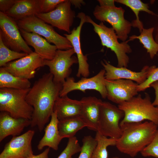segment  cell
<instances>
[{
  "label": "cell",
  "mask_w": 158,
  "mask_h": 158,
  "mask_svg": "<svg viewBox=\"0 0 158 158\" xmlns=\"http://www.w3.org/2000/svg\"><path fill=\"white\" fill-rule=\"evenodd\" d=\"M62 84L54 82L50 72L45 73L36 81L26 97L27 102L33 108L31 127L37 126L42 132L53 112L55 101L59 97Z\"/></svg>",
  "instance_id": "1"
},
{
  "label": "cell",
  "mask_w": 158,
  "mask_h": 158,
  "mask_svg": "<svg viewBox=\"0 0 158 158\" xmlns=\"http://www.w3.org/2000/svg\"><path fill=\"white\" fill-rule=\"evenodd\" d=\"M120 125L122 133L115 145L120 152L133 157L150 143L158 129L157 125L149 121Z\"/></svg>",
  "instance_id": "2"
},
{
  "label": "cell",
  "mask_w": 158,
  "mask_h": 158,
  "mask_svg": "<svg viewBox=\"0 0 158 158\" xmlns=\"http://www.w3.org/2000/svg\"><path fill=\"white\" fill-rule=\"evenodd\" d=\"M145 94L144 98L139 94L118 105L124 113V116L120 124L147 120L158 126V107L153 105L148 93H145Z\"/></svg>",
  "instance_id": "3"
},
{
  "label": "cell",
  "mask_w": 158,
  "mask_h": 158,
  "mask_svg": "<svg viewBox=\"0 0 158 158\" xmlns=\"http://www.w3.org/2000/svg\"><path fill=\"white\" fill-rule=\"evenodd\" d=\"M30 88H0V111L15 118L31 120L34 109L26 100Z\"/></svg>",
  "instance_id": "4"
},
{
  "label": "cell",
  "mask_w": 158,
  "mask_h": 158,
  "mask_svg": "<svg viewBox=\"0 0 158 158\" xmlns=\"http://www.w3.org/2000/svg\"><path fill=\"white\" fill-rule=\"evenodd\" d=\"M85 23H90L94 27V30L99 37L102 45L114 51L118 60L119 67L128 66L129 59L127 54L131 53L132 50L128 44V40L119 43L118 37L114 29L109 28L102 22L97 24L88 16H86Z\"/></svg>",
  "instance_id": "5"
},
{
  "label": "cell",
  "mask_w": 158,
  "mask_h": 158,
  "mask_svg": "<svg viewBox=\"0 0 158 158\" xmlns=\"http://www.w3.org/2000/svg\"><path fill=\"white\" fill-rule=\"evenodd\" d=\"M19 28L29 32H34L44 37L58 49L66 50L73 48L69 41L57 33L52 26L48 25L35 15L16 21Z\"/></svg>",
  "instance_id": "6"
},
{
  "label": "cell",
  "mask_w": 158,
  "mask_h": 158,
  "mask_svg": "<svg viewBox=\"0 0 158 158\" xmlns=\"http://www.w3.org/2000/svg\"><path fill=\"white\" fill-rule=\"evenodd\" d=\"M125 10L121 7L115 6H102L97 5L95 7L93 14L101 22L109 23L114 29L118 39L125 42L128 37L132 26L131 22L125 19Z\"/></svg>",
  "instance_id": "7"
},
{
  "label": "cell",
  "mask_w": 158,
  "mask_h": 158,
  "mask_svg": "<svg viewBox=\"0 0 158 158\" xmlns=\"http://www.w3.org/2000/svg\"><path fill=\"white\" fill-rule=\"evenodd\" d=\"M124 116V112L118 107L102 102L97 131L104 136L117 140L121 135L120 121Z\"/></svg>",
  "instance_id": "8"
},
{
  "label": "cell",
  "mask_w": 158,
  "mask_h": 158,
  "mask_svg": "<svg viewBox=\"0 0 158 158\" xmlns=\"http://www.w3.org/2000/svg\"><path fill=\"white\" fill-rule=\"evenodd\" d=\"M0 37L4 45L12 50L28 54L33 52L22 37L17 22L1 11Z\"/></svg>",
  "instance_id": "9"
},
{
  "label": "cell",
  "mask_w": 158,
  "mask_h": 158,
  "mask_svg": "<svg viewBox=\"0 0 158 158\" xmlns=\"http://www.w3.org/2000/svg\"><path fill=\"white\" fill-rule=\"evenodd\" d=\"M73 48L66 50L58 49L54 58L51 60H44L45 66L49 67L50 73L56 83L63 84L72 72L71 67L78 63Z\"/></svg>",
  "instance_id": "10"
},
{
  "label": "cell",
  "mask_w": 158,
  "mask_h": 158,
  "mask_svg": "<svg viewBox=\"0 0 158 158\" xmlns=\"http://www.w3.org/2000/svg\"><path fill=\"white\" fill-rule=\"evenodd\" d=\"M105 73L104 69H102L93 77L90 78L82 77L77 82L73 77L68 78L62 84L59 97L67 95L71 92L75 90L85 93L87 90H94L98 91L103 98L106 99L107 92L105 85Z\"/></svg>",
  "instance_id": "11"
},
{
  "label": "cell",
  "mask_w": 158,
  "mask_h": 158,
  "mask_svg": "<svg viewBox=\"0 0 158 158\" xmlns=\"http://www.w3.org/2000/svg\"><path fill=\"white\" fill-rule=\"evenodd\" d=\"M71 5L70 0H65L52 11L46 13H40L35 16L46 23L70 34L71 28L75 16Z\"/></svg>",
  "instance_id": "12"
},
{
  "label": "cell",
  "mask_w": 158,
  "mask_h": 158,
  "mask_svg": "<svg viewBox=\"0 0 158 158\" xmlns=\"http://www.w3.org/2000/svg\"><path fill=\"white\" fill-rule=\"evenodd\" d=\"M44 60L35 51L3 67L14 76L29 80L35 77L37 69L44 66Z\"/></svg>",
  "instance_id": "13"
},
{
  "label": "cell",
  "mask_w": 158,
  "mask_h": 158,
  "mask_svg": "<svg viewBox=\"0 0 158 158\" xmlns=\"http://www.w3.org/2000/svg\"><path fill=\"white\" fill-rule=\"evenodd\" d=\"M34 134V130H29L13 136L5 145L0 158H30L33 154L32 141Z\"/></svg>",
  "instance_id": "14"
},
{
  "label": "cell",
  "mask_w": 158,
  "mask_h": 158,
  "mask_svg": "<svg viewBox=\"0 0 158 158\" xmlns=\"http://www.w3.org/2000/svg\"><path fill=\"white\" fill-rule=\"evenodd\" d=\"M105 85L107 92V98L118 105L138 95V84L131 80L106 79Z\"/></svg>",
  "instance_id": "15"
},
{
  "label": "cell",
  "mask_w": 158,
  "mask_h": 158,
  "mask_svg": "<svg viewBox=\"0 0 158 158\" xmlns=\"http://www.w3.org/2000/svg\"><path fill=\"white\" fill-rule=\"evenodd\" d=\"M101 63L105 71V77L106 80L126 79L136 82L138 85L143 83L147 79L156 66H145L140 71L136 72L126 67H116L105 60L101 61Z\"/></svg>",
  "instance_id": "16"
},
{
  "label": "cell",
  "mask_w": 158,
  "mask_h": 158,
  "mask_svg": "<svg viewBox=\"0 0 158 158\" xmlns=\"http://www.w3.org/2000/svg\"><path fill=\"white\" fill-rule=\"evenodd\" d=\"M86 15L83 12L78 13L77 17L80 20L79 25L74 28L70 34H64V35L70 42L75 53L76 54L78 63V68L76 76H81L87 78L90 75L89 65L87 63V56L83 54L80 42V35L82 26L85 23Z\"/></svg>",
  "instance_id": "17"
},
{
  "label": "cell",
  "mask_w": 158,
  "mask_h": 158,
  "mask_svg": "<svg viewBox=\"0 0 158 158\" xmlns=\"http://www.w3.org/2000/svg\"><path fill=\"white\" fill-rule=\"evenodd\" d=\"M80 117L90 130H97L101 106L103 101L95 97H84L80 100Z\"/></svg>",
  "instance_id": "18"
},
{
  "label": "cell",
  "mask_w": 158,
  "mask_h": 158,
  "mask_svg": "<svg viewBox=\"0 0 158 158\" xmlns=\"http://www.w3.org/2000/svg\"><path fill=\"white\" fill-rule=\"evenodd\" d=\"M21 35L28 45L44 60H51L55 56L57 47L51 44L45 39L34 32H27L19 28Z\"/></svg>",
  "instance_id": "19"
},
{
  "label": "cell",
  "mask_w": 158,
  "mask_h": 158,
  "mask_svg": "<svg viewBox=\"0 0 158 158\" xmlns=\"http://www.w3.org/2000/svg\"><path fill=\"white\" fill-rule=\"evenodd\" d=\"M31 120L15 118L5 112L0 113V142L9 135L17 136L24 128L31 125Z\"/></svg>",
  "instance_id": "20"
},
{
  "label": "cell",
  "mask_w": 158,
  "mask_h": 158,
  "mask_svg": "<svg viewBox=\"0 0 158 158\" xmlns=\"http://www.w3.org/2000/svg\"><path fill=\"white\" fill-rule=\"evenodd\" d=\"M41 0H16L6 14L17 21L41 13Z\"/></svg>",
  "instance_id": "21"
},
{
  "label": "cell",
  "mask_w": 158,
  "mask_h": 158,
  "mask_svg": "<svg viewBox=\"0 0 158 158\" xmlns=\"http://www.w3.org/2000/svg\"><path fill=\"white\" fill-rule=\"evenodd\" d=\"M80 100L72 99L67 95L59 97L55 102L53 112H56L59 121L80 116Z\"/></svg>",
  "instance_id": "22"
},
{
  "label": "cell",
  "mask_w": 158,
  "mask_h": 158,
  "mask_svg": "<svg viewBox=\"0 0 158 158\" xmlns=\"http://www.w3.org/2000/svg\"><path fill=\"white\" fill-rule=\"evenodd\" d=\"M51 120L44 129V134L37 145L39 150H41L48 146L55 150L58 149L59 145L63 138L60 135L58 119L56 112H53L51 116Z\"/></svg>",
  "instance_id": "23"
},
{
  "label": "cell",
  "mask_w": 158,
  "mask_h": 158,
  "mask_svg": "<svg viewBox=\"0 0 158 158\" xmlns=\"http://www.w3.org/2000/svg\"><path fill=\"white\" fill-rule=\"evenodd\" d=\"M31 84L29 79L14 76L0 67V88L25 89L30 88Z\"/></svg>",
  "instance_id": "24"
},
{
  "label": "cell",
  "mask_w": 158,
  "mask_h": 158,
  "mask_svg": "<svg viewBox=\"0 0 158 158\" xmlns=\"http://www.w3.org/2000/svg\"><path fill=\"white\" fill-rule=\"evenodd\" d=\"M87 125L80 116L59 121L58 128L60 136L63 138L74 136L76 133Z\"/></svg>",
  "instance_id": "25"
},
{
  "label": "cell",
  "mask_w": 158,
  "mask_h": 158,
  "mask_svg": "<svg viewBox=\"0 0 158 158\" xmlns=\"http://www.w3.org/2000/svg\"><path fill=\"white\" fill-rule=\"evenodd\" d=\"M114 1L128 7L134 13L136 19L131 22L132 25L134 27L138 28L140 32L143 28V26L142 22L139 19L138 16L139 12L143 11L152 15L157 16L149 9L148 4L144 3L140 0H115Z\"/></svg>",
  "instance_id": "26"
},
{
  "label": "cell",
  "mask_w": 158,
  "mask_h": 158,
  "mask_svg": "<svg viewBox=\"0 0 158 158\" xmlns=\"http://www.w3.org/2000/svg\"><path fill=\"white\" fill-rule=\"evenodd\" d=\"M154 30V27L149 29L144 28L138 36L132 35L129 37V41L138 39L146 49L147 53L151 59H153L158 52V44L154 40L153 33Z\"/></svg>",
  "instance_id": "27"
},
{
  "label": "cell",
  "mask_w": 158,
  "mask_h": 158,
  "mask_svg": "<svg viewBox=\"0 0 158 158\" xmlns=\"http://www.w3.org/2000/svg\"><path fill=\"white\" fill-rule=\"evenodd\" d=\"M95 138L97 143L92 153L91 158H108L107 147L110 146L115 145L116 140L108 138L97 131L96 132Z\"/></svg>",
  "instance_id": "28"
},
{
  "label": "cell",
  "mask_w": 158,
  "mask_h": 158,
  "mask_svg": "<svg viewBox=\"0 0 158 158\" xmlns=\"http://www.w3.org/2000/svg\"><path fill=\"white\" fill-rule=\"evenodd\" d=\"M28 54L12 50L4 44L0 37V66L4 67L11 61L24 57Z\"/></svg>",
  "instance_id": "29"
},
{
  "label": "cell",
  "mask_w": 158,
  "mask_h": 158,
  "mask_svg": "<svg viewBox=\"0 0 158 158\" xmlns=\"http://www.w3.org/2000/svg\"><path fill=\"white\" fill-rule=\"evenodd\" d=\"M83 145L78 158H91L92 153L97 145L95 138L90 135L85 136L82 140Z\"/></svg>",
  "instance_id": "30"
},
{
  "label": "cell",
  "mask_w": 158,
  "mask_h": 158,
  "mask_svg": "<svg viewBox=\"0 0 158 158\" xmlns=\"http://www.w3.org/2000/svg\"><path fill=\"white\" fill-rule=\"evenodd\" d=\"M81 148L76 137L68 138L66 147L57 158H72L73 155L80 152Z\"/></svg>",
  "instance_id": "31"
},
{
  "label": "cell",
  "mask_w": 158,
  "mask_h": 158,
  "mask_svg": "<svg viewBox=\"0 0 158 158\" xmlns=\"http://www.w3.org/2000/svg\"><path fill=\"white\" fill-rule=\"evenodd\" d=\"M140 153L145 157H152L158 158V129L152 141Z\"/></svg>",
  "instance_id": "32"
},
{
  "label": "cell",
  "mask_w": 158,
  "mask_h": 158,
  "mask_svg": "<svg viewBox=\"0 0 158 158\" xmlns=\"http://www.w3.org/2000/svg\"><path fill=\"white\" fill-rule=\"evenodd\" d=\"M157 81H158V67L155 66L147 79L143 83L138 85L137 88L138 92L145 90L150 87L152 83Z\"/></svg>",
  "instance_id": "33"
},
{
  "label": "cell",
  "mask_w": 158,
  "mask_h": 158,
  "mask_svg": "<svg viewBox=\"0 0 158 158\" xmlns=\"http://www.w3.org/2000/svg\"><path fill=\"white\" fill-rule=\"evenodd\" d=\"M65 0H41V13H46L54 10L60 3Z\"/></svg>",
  "instance_id": "34"
},
{
  "label": "cell",
  "mask_w": 158,
  "mask_h": 158,
  "mask_svg": "<svg viewBox=\"0 0 158 158\" xmlns=\"http://www.w3.org/2000/svg\"><path fill=\"white\" fill-rule=\"evenodd\" d=\"M16 0H0V11L5 13L14 5Z\"/></svg>",
  "instance_id": "35"
},
{
  "label": "cell",
  "mask_w": 158,
  "mask_h": 158,
  "mask_svg": "<svg viewBox=\"0 0 158 158\" xmlns=\"http://www.w3.org/2000/svg\"><path fill=\"white\" fill-rule=\"evenodd\" d=\"M150 87H152L155 91V98L152 103L153 105L158 107V81H156L152 83Z\"/></svg>",
  "instance_id": "36"
},
{
  "label": "cell",
  "mask_w": 158,
  "mask_h": 158,
  "mask_svg": "<svg viewBox=\"0 0 158 158\" xmlns=\"http://www.w3.org/2000/svg\"><path fill=\"white\" fill-rule=\"evenodd\" d=\"M97 1L100 6H115L114 0H98Z\"/></svg>",
  "instance_id": "37"
},
{
  "label": "cell",
  "mask_w": 158,
  "mask_h": 158,
  "mask_svg": "<svg viewBox=\"0 0 158 158\" xmlns=\"http://www.w3.org/2000/svg\"><path fill=\"white\" fill-rule=\"evenodd\" d=\"M49 147L46 148L40 154L37 155L33 154L30 158H49L48 154L49 151Z\"/></svg>",
  "instance_id": "38"
},
{
  "label": "cell",
  "mask_w": 158,
  "mask_h": 158,
  "mask_svg": "<svg viewBox=\"0 0 158 158\" xmlns=\"http://www.w3.org/2000/svg\"><path fill=\"white\" fill-rule=\"evenodd\" d=\"M71 4L75 8H80L82 5L85 4V2L82 0H70Z\"/></svg>",
  "instance_id": "39"
},
{
  "label": "cell",
  "mask_w": 158,
  "mask_h": 158,
  "mask_svg": "<svg viewBox=\"0 0 158 158\" xmlns=\"http://www.w3.org/2000/svg\"><path fill=\"white\" fill-rule=\"evenodd\" d=\"M155 40L156 42L158 44V28L157 30V32L155 36Z\"/></svg>",
  "instance_id": "40"
},
{
  "label": "cell",
  "mask_w": 158,
  "mask_h": 158,
  "mask_svg": "<svg viewBox=\"0 0 158 158\" xmlns=\"http://www.w3.org/2000/svg\"><path fill=\"white\" fill-rule=\"evenodd\" d=\"M111 158H120L118 157H112Z\"/></svg>",
  "instance_id": "41"
}]
</instances>
